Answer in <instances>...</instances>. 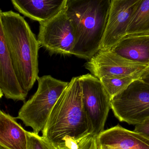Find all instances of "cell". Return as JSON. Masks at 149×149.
Returning a JSON list of instances; mask_svg holds the SVG:
<instances>
[{"label":"cell","instance_id":"1","mask_svg":"<svg viewBox=\"0 0 149 149\" xmlns=\"http://www.w3.org/2000/svg\"><path fill=\"white\" fill-rule=\"evenodd\" d=\"M42 133L57 148L66 141H78L92 134L78 76L72 78L58 99Z\"/></svg>","mask_w":149,"mask_h":149},{"label":"cell","instance_id":"2","mask_svg":"<svg viewBox=\"0 0 149 149\" xmlns=\"http://www.w3.org/2000/svg\"><path fill=\"white\" fill-rule=\"evenodd\" d=\"M0 28L18 80L26 93L38 78V51L40 45L28 23L13 11L0 13Z\"/></svg>","mask_w":149,"mask_h":149},{"label":"cell","instance_id":"3","mask_svg":"<svg viewBox=\"0 0 149 149\" xmlns=\"http://www.w3.org/2000/svg\"><path fill=\"white\" fill-rule=\"evenodd\" d=\"M112 0H68L65 10L75 35L73 55L89 60L99 51Z\"/></svg>","mask_w":149,"mask_h":149},{"label":"cell","instance_id":"4","mask_svg":"<svg viewBox=\"0 0 149 149\" xmlns=\"http://www.w3.org/2000/svg\"><path fill=\"white\" fill-rule=\"evenodd\" d=\"M38 88L34 95L24 102L16 119L37 134L43 131L50 114L69 82L50 75L38 77Z\"/></svg>","mask_w":149,"mask_h":149},{"label":"cell","instance_id":"5","mask_svg":"<svg viewBox=\"0 0 149 149\" xmlns=\"http://www.w3.org/2000/svg\"><path fill=\"white\" fill-rule=\"evenodd\" d=\"M111 109L117 119L136 125L149 117V84L136 80L111 100Z\"/></svg>","mask_w":149,"mask_h":149},{"label":"cell","instance_id":"6","mask_svg":"<svg viewBox=\"0 0 149 149\" xmlns=\"http://www.w3.org/2000/svg\"><path fill=\"white\" fill-rule=\"evenodd\" d=\"M82 88L83 106L92 134L98 136L104 130L111 109V98L102 83L92 74L78 76Z\"/></svg>","mask_w":149,"mask_h":149},{"label":"cell","instance_id":"7","mask_svg":"<svg viewBox=\"0 0 149 149\" xmlns=\"http://www.w3.org/2000/svg\"><path fill=\"white\" fill-rule=\"evenodd\" d=\"M65 8L51 19L39 23L38 41L50 54L73 55L75 35Z\"/></svg>","mask_w":149,"mask_h":149},{"label":"cell","instance_id":"8","mask_svg":"<svg viewBox=\"0 0 149 149\" xmlns=\"http://www.w3.org/2000/svg\"><path fill=\"white\" fill-rule=\"evenodd\" d=\"M84 66L99 79L146 72L149 69V65L132 62L113 50L99 51Z\"/></svg>","mask_w":149,"mask_h":149},{"label":"cell","instance_id":"9","mask_svg":"<svg viewBox=\"0 0 149 149\" xmlns=\"http://www.w3.org/2000/svg\"><path fill=\"white\" fill-rule=\"evenodd\" d=\"M140 0H112L99 50H112L127 35V30Z\"/></svg>","mask_w":149,"mask_h":149},{"label":"cell","instance_id":"10","mask_svg":"<svg viewBox=\"0 0 149 149\" xmlns=\"http://www.w3.org/2000/svg\"><path fill=\"white\" fill-rule=\"evenodd\" d=\"M0 89L5 98L24 101L28 93L23 89L10 58L5 37L0 28Z\"/></svg>","mask_w":149,"mask_h":149},{"label":"cell","instance_id":"11","mask_svg":"<svg viewBox=\"0 0 149 149\" xmlns=\"http://www.w3.org/2000/svg\"><path fill=\"white\" fill-rule=\"evenodd\" d=\"M100 149H149V138L120 125L104 130L97 136Z\"/></svg>","mask_w":149,"mask_h":149},{"label":"cell","instance_id":"12","mask_svg":"<svg viewBox=\"0 0 149 149\" xmlns=\"http://www.w3.org/2000/svg\"><path fill=\"white\" fill-rule=\"evenodd\" d=\"M16 9L27 17L43 22L64 10L68 0H10Z\"/></svg>","mask_w":149,"mask_h":149},{"label":"cell","instance_id":"13","mask_svg":"<svg viewBox=\"0 0 149 149\" xmlns=\"http://www.w3.org/2000/svg\"><path fill=\"white\" fill-rule=\"evenodd\" d=\"M112 50L132 62L149 65V34L127 35Z\"/></svg>","mask_w":149,"mask_h":149},{"label":"cell","instance_id":"14","mask_svg":"<svg viewBox=\"0 0 149 149\" xmlns=\"http://www.w3.org/2000/svg\"><path fill=\"white\" fill-rule=\"evenodd\" d=\"M27 131L15 119L0 112V147L6 149H28Z\"/></svg>","mask_w":149,"mask_h":149},{"label":"cell","instance_id":"15","mask_svg":"<svg viewBox=\"0 0 149 149\" xmlns=\"http://www.w3.org/2000/svg\"><path fill=\"white\" fill-rule=\"evenodd\" d=\"M149 34V0H140L129 25L127 35Z\"/></svg>","mask_w":149,"mask_h":149},{"label":"cell","instance_id":"16","mask_svg":"<svg viewBox=\"0 0 149 149\" xmlns=\"http://www.w3.org/2000/svg\"><path fill=\"white\" fill-rule=\"evenodd\" d=\"M145 72L112 78H102L99 79L111 99L126 89L131 83L141 79Z\"/></svg>","mask_w":149,"mask_h":149},{"label":"cell","instance_id":"17","mask_svg":"<svg viewBox=\"0 0 149 149\" xmlns=\"http://www.w3.org/2000/svg\"><path fill=\"white\" fill-rule=\"evenodd\" d=\"M58 149H100L97 136L90 134L79 141H66L58 147Z\"/></svg>","mask_w":149,"mask_h":149},{"label":"cell","instance_id":"18","mask_svg":"<svg viewBox=\"0 0 149 149\" xmlns=\"http://www.w3.org/2000/svg\"><path fill=\"white\" fill-rule=\"evenodd\" d=\"M28 149H58L47 139L38 134L27 131Z\"/></svg>","mask_w":149,"mask_h":149},{"label":"cell","instance_id":"19","mask_svg":"<svg viewBox=\"0 0 149 149\" xmlns=\"http://www.w3.org/2000/svg\"><path fill=\"white\" fill-rule=\"evenodd\" d=\"M134 131L143 134L149 138V117L143 122L135 125Z\"/></svg>","mask_w":149,"mask_h":149},{"label":"cell","instance_id":"20","mask_svg":"<svg viewBox=\"0 0 149 149\" xmlns=\"http://www.w3.org/2000/svg\"><path fill=\"white\" fill-rule=\"evenodd\" d=\"M141 79H142L145 82H147L148 84H149V69L144 73V74L143 75Z\"/></svg>","mask_w":149,"mask_h":149},{"label":"cell","instance_id":"21","mask_svg":"<svg viewBox=\"0 0 149 149\" xmlns=\"http://www.w3.org/2000/svg\"><path fill=\"white\" fill-rule=\"evenodd\" d=\"M0 149H6L4 148H3V147H0Z\"/></svg>","mask_w":149,"mask_h":149}]
</instances>
